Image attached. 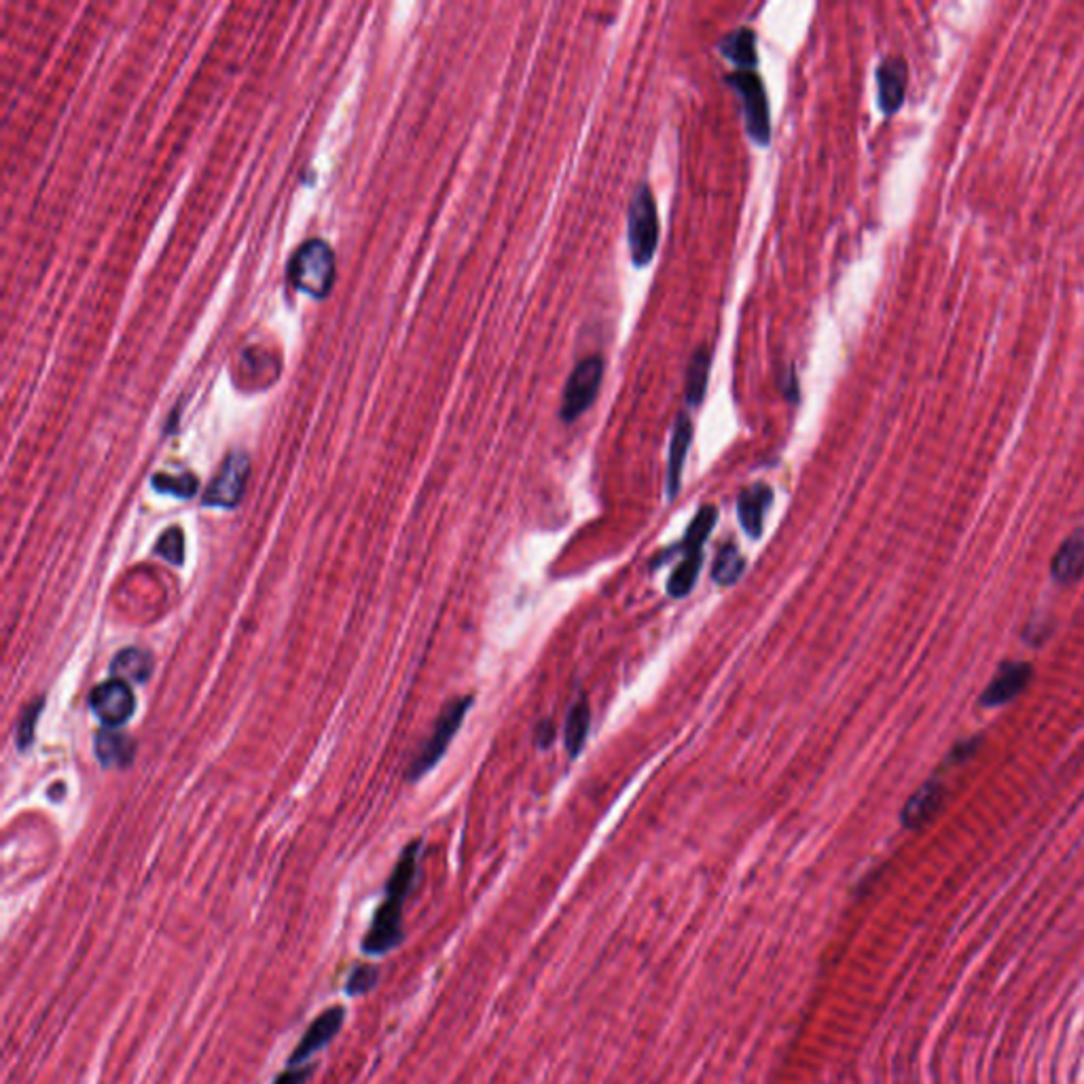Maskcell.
Here are the masks:
<instances>
[{"instance_id": "cell-1", "label": "cell", "mask_w": 1084, "mask_h": 1084, "mask_svg": "<svg viewBox=\"0 0 1084 1084\" xmlns=\"http://www.w3.org/2000/svg\"><path fill=\"white\" fill-rule=\"evenodd\" d=\"M417 856H420V841H413L412 846L405 847L396 867L392 870L384 903L377 907V911L371 919L369 930L365 934L361 947L367 955L382 957V955L394 952L403 940V905L407 896L412 894L415 875H417Z\"/></svg>"}, {"instance_id": "cell-2", "label": "cell", "mask_w": 1084, "mask_h": 1084, "mask_svg": "<svg viewBox=\"0 0 1084 1084\" xmlns=\"http://www.w3.org/2000/svg\"><path fill=\"white\" fill-rule=\"evenodd\" d=\"M288 280L314 299H325L335 283V253L325 239H307L288 263Z\"/></svg>"}, {"instance_id": "cell-3", "label": "cell", "mask_w": 1084, "mask_h": 1084, "mask_svg": "<svg viewBox=\"0 0 1084 1084\" xmlns=\"http://www.w3.org/2000/svg\"><path fill=\"white\" fill-rule=\"evenodd\" d=\"M659 238H661V225H659L657 201L652 196L651 187L642 183L631 197L628 213L629 255H631V263L638 269L651 265L659 248Z\"/></svg>"}, {"instance_id": "cell-4", "label": "cell", "mask_w": 1084, "mask_h": 1084, "mask_svg": "<svg viewBox=\"0 0 1084 1084\" xmlns=\"http://www.w3.org/2000/svg\"><path fill=\"white\" fill-rule=\"evenodd\" d=\"M727 83L741 98L743 121L750 140L759 147L771 145V112L767 89L757 70H736L727 77Z\"/></svg>"}, {"instance_id": "cell-5", "label": "cell", "mask_w": 1084, "mask_h": 1084, "mask_svg": "<svg viewBox=\"0 0 1084 1084\" xmlns=\"http://www.w3.org/2000/svg\"><path fill=\"white\" fill-rule=\"evenodd\" d=\"M471 706H473V697H460V699H454L445 706V710L441 712L436 725H434L433 736L424 743L420 755L413 759L412 767H410L412 780H420L422 776H426L434 765L443 759L447 746L452 743L457 729L462 727V720L471 710Z\"/></svg>"}, {"instance_id": "cell-6", "label": "cell", "mask_w": 1084, "mask_h": 1084, "mask_svg": "<svg viewBox=\"0 0 1084 1084\" xmlns=\"http://www.w3.org/2000/svg\"><path fill=\"white\" fill-rule=\"evenodd\" d=\"M604 380V361L600 356L583 358L570 373L562 394V422L574 424L595 403Z\"/></svg>"}, {"instance_id": "cell-7", "label": "cell", "mask_w": 1084, "mask_h": 1084, "mask_svg": "<svg viewBox=\"0 0 1084 1084\" xmlns=\"http://www.w3.org/2000/svg\"><path fill=\"white\" fill-rule=\"evenodd\" d=\"M250 475V460L244 452H234L225 457L217 477L210 481L204 504L206 506H217V509H236L239 500L244 496L246 481Z\"/></svg>"}, {"instance_id": "cell-8", "label": "cell", "mask_w": 1084, "mask_h": 1084, "mask_svg": "<svg viewBox=\"0 0 1084 1084\" xmlns=\"http://www.w3.org/2000/svg\"><path fill=\"white\" fill-rule=\"evenodd\" d=\"M344 1021H346V1008L339 1004L326 1008L325 1013H321L316 1019L309 1023V1027L305 1029L304 1038L293 1048L286 1067L307 1065L318 1051H323L331 1042L335 1041V1036L344 1027Z\"/></svg>"}, {"instance_id": "cell-9", "label": "cell", "mask_w": 1084, "mask_h": 1084, "mask_svg": "<svg viewBox=\"0 0 1084 1084\" xmlns=\"http://www.w3.org/2000/svg\"><path fill=\"white\" fill-rule=\"evenodd\" d=\"M89 708L107 727L117 729V727L126 725L131 715L136 712V699H134L130 687L124 680L112 678V680L98 684L91 691Z\"/></svg>"}, {"instance_id": "cell-10", "label": "cell", "mask_w": 1084, "mask_h": 1084, "mask_svg": "<svg viewBox=\"0 0 1084 1084\" xmlns=\"http://www.w3.org/2000/svg\"><path fill=\"white\" fill-rule=\"evenodd\" d=\"M1032 678H1034V668L1025 661L1002 663L996 676L992 678L989 687L980 694L978 703L983 708L1004 706V703L1013 701L1015 697H1019L1027 689V684L1032 682Z\"/></svg>"}, {"instance_id": "cell-11", "label": "cell", "mask_w": 1084, "mask_h": 1084, "mask_svg": "<svg viewBox=\"0 0 1084 1084\" xmlns=\"http://www.w3.org/2000/svg\"><path fill=\"white\" fill-rule=\"evenodd\" d=\"M877 79V100L886 117L898 112L909 86V66L900 56H888L875 72Z\"/></svg>"}, {"instance_id": "cell-12", "label": "cell", "mask_w": 1084, "mask_h": 1084, "mask_svg": "<svg viewBox=\"0 0 1084 1084\" xmlns=\"http://www.w3.org/2000/svg\"><path fill=\"white\" fill-rule=\"evenodd\" d=\"M945 786L938 780H928L911 799L905 802L900 811V822L909 830H919L926 825H930L934 818L940 814L943 802H945Z\"/></svg>"}, {"instance_id": "cell-13", "label": "cell", "mask_w": 1084, "mask_h": 1084, "mask_svg": "<svg viewBox=\"0 0 1084 1084\" xmlns=\"http://www.w3.org/2000/svg\"><path fill=\"white\" fill-rule=\"evenodd\" d=\"M693 443V420L687 412L676 415L673 422L672 441H670V460H668V499L673 500L682 485V469L687 462V454Z\"/></svg>"}, {"instance_id": "cell-14", "label": "cell", "mask_w": 1084, "mask_h": 1084, "mask_svg": "<svg viewBox=\"0 0 1084 1084\" xmlns=\"http://www.w3.org/2000/svg\"><path fill=\"white\" fill-rule=\"evenodd\" d=\"M1083 574L1084 528H1078L1060 544V549L1051 562V577L1060 585H1074L1083 579Z\"/></svg>"}, {"instance_id": "cell-15", "label": "cell", "mask_w": 1084, "mask_h": 1084, "mask_svg": "<svg viewBox=\"0 0 1084 1084\" xmlns=\"http://www.w3.org/2000/svg\"><path fill=\"white\" fill-rule=\"evenodd\" d=\"M773 502V492L765 483H755L746 487L738 499V515L741 528L750 539H760L765 513Z\"/></svg>"}, {"instance_id": "cell-16", "label": "cell", "mask_w": 1084, "mask_h": 1084, "mask_svg": "<svg viewBox=\"0 0 1084 1084\" xmlns=\"http://www.w3.org/2000/svg\"><path fill=\"white\" fill-rule=\"evenodd\" d=\"M720 53L736 66V70H757V35L750 28H739L729 32L718 43Z\"/></svg>"}, {"instance_id": "cell-17", "label": "cell", "mask_w": 1084, "mask_h": 1084, "mask_svg": "<svg viewBox=\"0 0 1084 1084\" xmlns=\"http://www.w3.org/2000/svg\"><path fill=\"white\" fill-rule=\"evenodd\" d=\"M710 371H712V349L708 346L697 347L687 365V380H684V396L689 407L697 410L703 403L708 382H710Z\"/></svg>"}, {"instance_id": "cell-18", "label": "cell", "mask_w": 1084, "mask_h": 1084, "mask_svg": "<svg viewBox=\"0 0 1084 1084\" xmlns=\"http://www.w3.org/2000/svg\"><path fill=\"white\" fill-rule=\"evenodd\" d=\"M136 755V746L128 736L107 729L96 736V757L105 767H128Z\"/></svg>"}, {"instance_id": "cell-19", "label": "cell", "mask_w": 1084, "mask_h": 1084, "mask_svg": "<svg viewBox=\"0 0 1084 1084\" xmlns=\"http://www.w3.org/2000/svg\"><path fill=\"white\" fill-rule=\"evenodd\" d=\"M589 725H591V708L585 697H581L577 703H572L565 720V748L572 759H579L581 750L585 748Z\"/></svg>"}, {"instance_id": "cell-20", "label": "cell", "mask_w": 1084, "mask_h": 1084, "mask_svg": "<svg viewBox=\"0 0 1084 1084\" xmlns=\"http://www.w3.org/2000/svg\"><path fill=\"white\" fill-rule=\"evenodd\" d=\"M110 670L112 673L119 678V680H131L136 684H142L149 680V676L152 672V659L149 652L138 651V649H126V651L119 652L112 663H110Z\"/></svg>"}, {"instance_id": "cell-21", "label": "cell", "mask_w": 1084, "mask_h": 1084, "mask_svg": "<svg viewBox=\"0 0 1084 1084\" xmlns=\"http://www.w3.org/2000/svg\"><path fill=\"white\" fill-rule=\"evenodd\" d=\"M716 513L715 506L712 504H706L701 506L697 513H694L693 521L689 523L687 528V534H684V541L682 544H678L673 551H680L682 555L684 553H691V551H701L703 549V542L708 541V536L712 534L715 530Z\"/></svg>"}, {"instance_id": "cell-22", "label": "cell", "mask_w": 1084, "mask_h": 1084, "mask_svg": "<svg viewBox=\"0 0 1084 1084\" xmlns=\"http://www.w3.org/2000/svg\"><path fill=\"white\" fill-rule=\"evenodd\" d=\"M701 564H703V551L684 553L682 562L673 570V574L670 577V581H668V593L672 598H676V600L689 595L693 591L697 579H699Z\"/></svg>"}, {"instance_id": "cell-23", "label": "cell", "mask_w": 1084, "mask_h": 1084, "mask_svg": "<svg viewBox=\"0 0 1084 1084\" xmlns=\"http://www.w3.org/2000/svg\"><path fill=\"white\" fill-rule=\"evenodd\" d=\"M743 570H746V560L741 558L738 546L725 544L716 555L715 565H712V579L718 585L731 587L741 579Z\"/></svg>"}, {"instance_id": "cell-24", "label": "cell", "mask_w": 1084, "mask_h": 1084, "mask_svg": "<svg viewBox=\"0 0 1084 1084\" xmlns=\"http://www.w3.org/2000/svg\"><path fill=\"white\" fill-rule=\"evenodd\" d=\"M152 487L159 492V494H170V496H176V499L189 500L196 496L197 492V479L191 475V473H183V475H166V473H159L152 477Z\"/></svg>"}, {"instance_id": "cell-25", "label": "cell", "mask_w": 1084, "mask_h": 1084, "mask_svg": "<svg viewBox=\"0 0 1084 1084\" xmlns=\"http://www.w3.org/2000/svg\"><path fill=\"white\" fill-rule=\"evenodd\" d=\"M377 980H380V968L377 966L358 964L352 968V973L347 976L346 994L349 998L367 996L371 989L377 985Z\"/></svg>"}, {"instance_id": "cell-26", "label": "cell", "mask_w": 1084, "mask_h": 1084, "mask_svg": "<svg viewBox=\"0 0 1084 1084\" xmlns=\"http://www.w3.org/2000/svg\"><path fill=\"white\" fill-rule=\"evenodd\" d=\"M155 553L164 558L168 564L183 565L185 562V536L178 528L166 530L164 536L155 544Z\"/></svg>"}, {"instance_id": "cell-27", "label": "cell", "mask_w": 1084, "mask_h": 1084, "mask_svg": "<svg viewBox=\"0 0 1084 1084\" xmlns=\"http://www.w3.org/2000/svg\"><path fill=\"white\" fill-rule=\"evenodd\" d=\"M43 697H39L37 701H32L26 710H23L22 718L18 722V748L26 752L32 741H35V731H37V722H39V716L43 712Z\"/></svg>"}, {"instance_id": "cell-28", "label": "cell", "mask_w": 1084, "mask_h": 1084, "mask_svg": "<svg viewBox=\"0 0 1084 1084\" xmlns=\"http://www.w3.org/2000/svg\"><path fill=\"white\" fill-rule=\"evenodd\" d=\"M983 746V738L980 736H975V738L964 739L959 743H955L954 750L949 752L947 757V765H959V762H966L968 759H973L978 748Z\"/></svg>"}, {"instance_id": "cell-29", "label": "cell", "mask_w": 1084, "mask_h": 1084, "mask_svg": "<svg viewBox=\"0 0 1084 1084\" xmlns=\"http://www.w3.org/2000/svg\"><path fill=\"white\" fill-rule=\"evenodd\" d=\"M312 1074H314V1063H307L302 1067H286L274 1084H305Z\"/></svg>"}, {"instance_id": "cell-30", "label": "cell", "mask_w": 1084, "mask_h": 1084, "mask_svg": "<svg viewBox=\"0 0 1084 1084\" xmlns=\"http://www.w3.org/2000/svg\"><path fill=\"white\" fill-rule=\"evenodd\" d=\"M555 741V727L551 720H542L541 725L536 727V743L541 748H549L551 743Z\"/></svg>"}]
</instances>
